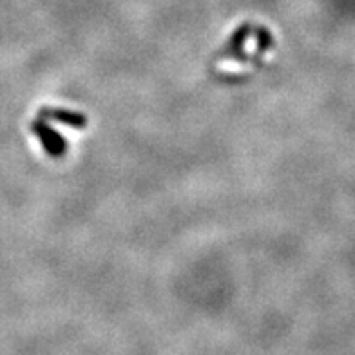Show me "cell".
<instances>
[{
    "label": "cell",
    "mask_w": 355,
    "mask_h": 355,
    "mask_svg": "<svg viewBox=\"0 0 355 355\" xmlns=\"http://www.w3.org/2000/svg\"><path fill=\"white\" fill-rule=\"evenodd\" d=\"M31 131H33V135L38 136V140H40L42 147L46 149L47 156H51V158H62V156L66 155V140H64L55 129H51V127L47 125L46 122H42V118H40V120H35V122L31 123Z\"/></svg>",
    "instance_id": "6da1fadb"
},
{
    "label": "cell",
    "mask_w": 355,
    "mask_h": 355,
    "mask_svg": "<svg viewBox=\"0 0 355 355\" xmlns=\"http://www.w3.org/2000/svg\"><path fill=\"white\" fill-rule=\"evenodd\" d=\"M40 118H49V120H56V122L66 123L75 129H84L87 125V118L80 112L66 111V109H42L40 111Z\"/></svg>",
    "instance_id": "7a4b0ae2"
}]
</instances>
